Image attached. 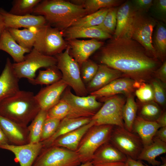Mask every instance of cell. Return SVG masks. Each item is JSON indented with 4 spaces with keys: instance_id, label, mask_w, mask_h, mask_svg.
<instances>
[{
    "instance_id": "cell-25",
    "label": "cell",
    "mask_w": 166,
    "mask_h": 166,
    "mask_svg": "<svg viewBox=\"0 0 166 166\" xmlns=\"http://www.w3.org/2000/svg\"><path fill=\"white\" fill-rule=\"evenodd\" d=\"M0 50L9 54L16 63L22 61L25 57V54L31 51L18 44L6 29L0 38Z\"/></svg>"
},
{
    "instance_id": "cell-3",
    "label": "cell",
    "mask_w": 166,
    "mask_h": 166,
    "mask_svg": "<svg viewBox=\"0 0 166 166\" xmlns=\"http://www.w3.org/2000/svg\"><path fill=\"white\" fill-rule=\"evenodd\" d=\"M40 110L35 95L29 91L20 90L0 102V115L25 127Z\"/></svg>"
},
{
    "instance_id": "cell-38",
    "label": "cell",
    "mask_w": 166,
    "mask_h": 166,
    "mask_svg": "<svg viewBox=\"0 0 166 166\" xmlns=\"http://www.w3.org/2000/svg\"><path fill=\"white\" fill-rule=\"evenodd\" d=\"M118 7L110 8L102 22L94 26L112 36L113 35L117 24V13Z\"/></svg>"
},
{
    "instance_id": "cell-22",
    "label": "cell",
    "mask_w": 166,
    "mask_h": 166,
    "mask_svg": "<svg viewBox=\"0 0 166 166\" xmlns=\"http://www.w3.org/2000/svg\"><path fill=\"white\" fill-rule=\"evenodd\" d=\"M94 125V122L91 119L89 123L58 137L49 146L61 147L76 151L84 135Z\"/></svg>"
},
{
    "instance_id": "cell-14",
    "label": "cell",
    "mask_w": 166,
    "mask_h": 166,
    "mask_svg": "<svg viewBox=\"0 0 166 166\" xmlns=\"http://www.w3.org/2000/svg\"><path fill=\"white\" fill-rule=\"evenodd\" d=\"M43 148L42 142L19 145L7 144L0 146V148L12 152L15 156V160L19 163L20 166H32Z\"/></svg>"
},
{
    "instance_id": "cell-34",
    "label": "cell",
    "mask_w": 166,
    "mask_h": 166,
    "mask_svg": "<svg viewBox=\"0 0 166 166\" xmlns=\"http://www.w3.org/2000/svg\"><path fill=\"white\" fill-rule=\"evenodd\" d=\"M76 1L74 4L81 5L89 14L97 11L101 9L111 8L119 6L123 2L121 0H85Z\"/></svg>"
},
{
    "instance_id": "cell-42",
    "label": "cell",
    "mask_w": 166,
    "mask_h": 166,
    "mask_svg": "<svg viewBox=\"0 0 166 166\" xmlns=\"http://www.w3.org/2000/svg\"><path fill=\"white\" fill-rule=\"evenodd\" d=\"M135 94L142 104L154 99L153 91L151 85L142 83L136 90Z\"/></svg>"
},
{
    "instance_id": "cell-32",
    "label": "cell",
    "mask_w": 166,
    "mask_h": 166,
    "mask_svg": "<svg viewBox=\"0 0 166 166\" xmlns=\"http://www.w3.org/2000/svg\"><path fill=\"white\" fill-rule=\"evenodd\" d=\"M62 78L61 73L56 65L40 70L37 77L30 83L34 85H48L58 81Z\"/></svg>"
},
{
    "instance_id": "cell-6",
    "label": "cell",
    "mask_w": 166,
    "mask_h": 166,
    "mask_svg": "<svg viewBox=\"0 0 166 166\" xmlns=\"http://www.w3.org/2000/svg\"><path fill=\"white\" fill-rule=\"evenodd\" d=\"M157 21L147 13L135 10L132 23L131 38L141 45L149 56L158 59L152 45V34Z\"/></svg>"
},
{
    "instance_id": "cell-37",
    "label": "cell",
    "mask_w": 166,
    "mask_h": 166,
    "mask_svg": "<svg viewBox=\"0 0 166 166\" xmlns=\"http://www.w3.org/2000/svg\"><path fill=\"white\" fill-rule=\"evenodd\" d=\"M141 105L137 116L147 121H156L162 112L157 104L152 101L142 104Z\"/></svg>"
},
{
    "instance_id": "cell-26",
    "label": "cell",
    "mask_w": 166,
    "mask_h": 166,
    "mask_svg": "<svg viewBox=\"0 0 166 166\" xmlns=\"http://www.w3.org/2000/svg\"><path fill=\"white\" fill-rule=\"evenodd\" d=\"M160 128L156 121H147L137 116L132 125V132L140 137L144 147L152 142L156 132Z\"/></svg>"
},
{
    "instance_id": "cell-16",
    "label": "cell",
    "mask_w": 166,
    "mask_h": 166,
    "mask_svg": "<svg viewBox=\"0 0 166 166\" xmlns=\"http://www.w3.org/2000/svg\"><path fill=\"white\" fill-rule=\"evenodd\" d=\"M69 47V53L78 64L80 67L84 61L96 50L100 49L104 43L98 39L89 40L71 39L66 41Z\"/></svg>"
},
{
    "instance_id": "cell-33",
    "label": "cell",
    "mask_w": 166,
    "mask_h": 166,
    "mask_svg": "<svg viewBox=\"0 0 166 166\" xmlns=\"http://www.w3.org/2000/svg\"><path fill=\"white\" fill-rule=\"evenodd\" d=\"M47 117V111L41 110L28 126L29 132V143L40 142L43 125Z\"/></svg>"
},
{
    "instance_id": "cell-28",
    "label": "cell",
    "mask_w": 166,
    "mask_h": 166,
    "mask_svg": "<svg viewBox=\"0 0 166 166\" xmlns=\"http://www.w3.org/2000/svg\"><path fill=\"white\" fill-rule=\"evenodd\" d=\"M166 152V143L154 137L152 142L144 147L137 160L147 161L153 166H159L161 162L156 159V157Z\"/></svg>"
},
{
    "instance_id": "cell-27",
    "label": "cell",
    "mask_w": 166,
    "mask_h": 166,
    "mask_svg": "<svg viewBox=\"0 0 166 166\" xmlns=\"http://www.w3.org/2000/svg\"><path fill=\"white\" fill-rule=\"evenodd\" d=\"M91 121V117L78 118L65 117L61 121L57 129L54 134L50 138L42 142L43 148L49 147L57 138L73 131L85 124Z\"/></svg>"
},
{
    "instance_id": "cell-8",
    "label": "cell",
    "mask_w": 166,
    "mask_h": 166,
    "mask_svg": "<svg viewBox=\"0 0 166 166\" xmlns=\"http://www.w3.org/2000/svg\"><path fill=\"white\" fill-rule=\"evenodd\" d=\"M81 163L76 151L50 146L42 148L32 166H79Z\"/></svg>"
},
{
    "instance_id": "cell-47",
    "label": "cell",
    "mask_w": 166,
    "mask_h": 166,
    "mask_svg": "<svg viewBox=\"0 0 166 166\" xmlns=\"http://www.w3.org/2000/svg\"><path fill=\"white\" fill-rule=\"evenodd\" d=\"M154 137L166 143V127L159 128L156 131Z\"/></svg>"
},
{
    "instance_id": "cell-12",
    "label": "cell",
    "mask_w": 166,
    "mask_h": 166,
    "mask_svg": "<svg viewBox=\"0 0 166 166\" xmlns=\"http://www.w3.org/2000/svg\"><path fill=\"white\" fill-rule=\"evenodd\" d=\"M109 141L127 157L135 160L144 147L140 137L124 127L114 126Z\"/></svg>"
},
{
    "instance_id": "cell-46",
    "label": "cell",
    "mask_w": 166,
    "mask_h": 166,
    "mask_svg": "<svg viewBox=\"0 0 166 166\" xmlns=\"http://www.w3.org/2000/svg\"><path fill=\"white\" fill-rule=\"evenodd\" d=\"M154 73L156 78L163 83L166 81V61L163 62L161 65L155 71Z\"/></svg>"
},
{
    "instance_id": "cell-24",
    "label": "cell",
    "mask_w": 166,
    "mask_h": 166,
    "mask_svg": "<svg viewBox=\"0 0 166 166\" xmlns=\"http://www.w3.org/2000/svg\"><path fill=\"white\" fill-rule=\"evenodd\" d=\"M127 157L109 141L101 145L94 153L92 164L117 162H125Z\"/></svg>"
},
{
    "instance_id": "cell-30",
    "label": "cell",
    "mask_w": 166,
    "mask_h": 166,
    "mask_svg": "<svg viewBox=\"0 0 166 166\" xmlns=\"http://www.w3.org/2000/svg\"><path fill=\"white\" fill-rule=\"evenodd\" d=\"M38 29L25 28L19 30L9 28L7 29L18 44L23 48L31 51L36 41Z\"/></svg>"
},
{
    "instance_id": "cell-29",
    "label": "cell",
    "mask_w": 166,
    "mask_h": 166,
    "mask_svg": "<svg viewBox=\"0 0 166 166\" xmlns=\"http://www.w3.org/2000/svg\"><path fill=\"white\" fill-rule=\"evenodd\" d=\"M152 45L157 57L162 62L166 55V28L165 23L157 20L152 37Z\"/></svg>"
},
{
    "instance_id": "cell-50",
    "label": "cell",
    "mask_w": 166,
    "mask_h": 166,
    "mask_svg": "<svg viewBox=\"0 0 166 166\" xmlns=\"http://www.w3.org/2000/svg\"><path fill=\"white\" fill-rule=\"evenodd\" d=\"M92 166H126L125 163L117 162L107 163L93 164Z\"/></svg>"
},
{
    "instance_id": "cell-2",
    "label": "cell",
    "mask_w": 166,
    "mask_h": 166,
    "mask_svg": "<svg viewBox=\"0 0 166 166\" xmlns=\"http://www.w3.org/2000/svg\"><path fill=\"white\" fill-rule=\"evenodd\" d=\"M33 13L43 16L47 24L61 32L89 14L82 6L64 0L41 1Z\"/></svg>"
},
{
    "instance_id": "cell-23",
    "label": "cell",
    "mask_w": 166,
    "mask_h": 166,
    "mask_svg": "<svg viewBox=\"0 0 166 166\" xmlns=\"http://www.w3.org/2000/svg\"><path fill=\"white\" fill-rule=\"evenodd\" d=\"M67 41L78 38H91L97 39H110L113 36L95 26L91 27L71 26L62 32Z\"/></svg>"
},
{
    "instance_id": "cell-54",
    "label": "cell",
    "mask_w": 166,
    "mask_h": 166,
    "mask_svg": "<svg viewBox=\"0 0 166 166\" xmlns=\"http://www.w3.org/2000/svg\"><path fill=\"white\" fill-rule=\"evenodd\" d=\"M164 163H163V164H162L161 165H160V166H166V160H165V159L164 158ZM145 164L146 165V166H149V165H148V164Z\"/></svg>"
},
{
    "instance_id": "cell-35",
    "label": "cell",
    "mask_w": 166,
    "mask_h": 166,
    "mask_svg": "<svg viewBox=\"0 0 166 166\" xmlns=\"http://www.w3.org/2000/svg\"><path fill=\"white\" fill-rule=\"evenodd\" d=\"M110 8L101 9L80 18L72 26L91 27L98 26L103 21Z\"/></svg>"
},
{
    "instance_id": "cell-53",
    "label": "cell",
    "mask_w": 166,
    "mask_h": 166,
    "mask_svg": "<svg viewBox=\"0 0 166 166\" xmlns=\"http://www.w3.org/2000/svg\"><path fill=\"white\" fill-rule=\"evenodd\" d=\"M92 163L91 161L82 164L79 166H92Z\"/></svg>"
},
{
    "instance_id": "cell-21",
    "label": "cell",
    "mask_w": 166,
    "mask_h": 166,
    "mask_svg": "<svg viewBox=\"0 0 166 166\" xmlns=\"http://www.w3.org/2000/svg\"><path fill=\"white\" fill-rule=\"evenodd\" d=\"M123 74L120 71L105 65H98L97 73L86 87L88 93H90L101 89L120 78Z\"/></svg>"
},
{
    "instance_id": "cell-9",
    "label": "cell",
    "mask_w": 166,
    "mask_h": 166,
    "mask_svg": "<svg viewBox=\"0 0 166 166\" xmlns=\"http://www.w3.org/2000/svg\"><path fill=\"white\" fill-rule=\"evenodd\" d=\"M57 64L55 57L44 55L33 48L25 56L22 61L12 63V66L19 79L26 78L30 82L35 77L36 72L39 69L56 65Z\"/></svg>"
},
{
    "instance_id": "cell-31",
    "label": "cell",
    "mask_w": 166,
    "mask_h": 166,
    "mask_svg": "<svg viewBox=\"0 0 166 166\" xmlns=\"http://www.w3.org/2000/svg\"><path fill=\"white\" fill-rule=\"evenodd\" d=\"M122 110V117L124 128L132 132V125L137 116L138 106L133 96L130 94L127 96Z\"/></svg>"
},
{
    "instance_id": "cell-15",
    "label": "cell",
    "mask_w": 166,
    "mask_h": 166,
    "mask_svg": "<svg viewBox=\"0 0 166 166\" xmlns=\"http://www.w3.org/2000/svg\"><path fill=\"white\" fill-rule=\"evenodd\" d=\"M0 14L6 29H39L47 24L45 18L41 15L31 14L23 16L13 15L2 8H0Z\"/></svg>"
},
{
    "instance_id": "cell-52",
    "label": "cell",
    "mask_w": 166,
    "mask_h": 166,
    "mask_svg": "<svg viewBox=\"0 0 166 166\" xmlns=\"http://www.w3.org/2000/svg\"><path fill=\"white\" fill-rule=\"evenodd\" d=\"M6 29L2 17L0 14V38L2 33Z\"/></svg>"
},
{
    "instance_id": "cell-39",
    "label": "cell",
    "mask_w": 166,
    "mask_h": 166,
    "mask_svg": "<svg viewBox=\"0 0 166 166\" xmlns=\"http://www.w3.org/2000/svg\"><path fill=\"white\" fill-rule=\"evenodd\" d=\"M70 111L69 104L61 98L57 104L47 111V117L61 120L68 117Z\"/></svg>"
},
{
    "instance_id": "cell-41",
    "label": "cell",
    "mask_w": 166,
    "mask_h": 166,
    "mask_svg": "<svg viewBox=\"0 0 166 166\" xmlns=\"http://www.w3.org/2000/svg\"><path fill=\"white\" fill-rule=\"evenodd\" d=\"M61 121L57 119L47 117L43 125L40 142L47 140L54 134Z\"/></svg>"
},
{
    "instance_id": "cell-44",
    "label": "cell",
    "mask_w": 166,
    "mask_h": 166,
    "mask_svg": "<svg viewBox=\"0 0 166 166\" xmlns=\"http://www.w3.org/2000/svg\"><path fill=\"white\" fill-rule=\"evenodd\" d=\"M154 14L162 20L161 22L165 23L166 22V0H153V3L152 7Z\"/></svg>"
},
{
    "instance_id": "cell-5",
    "label": "cell",
    "mask_w": 166,
    "mask_h": 166,
    "mask_svg": "<svg viewBox=\"0 0 166 166\" xmlns=\"http://www.w3.org/2000/svg\"><path fill=\"white\" fill-rule=\"evenodd\" d=\"M69 49L68 45L63 52L55 56L56 66L61 73L62 79L73 90L76 95L87 96L88 93L81 77L80 66L70 55Z\"/></svg>"
},
{
    "instance_id": "cell-10",
    "label": "cell",
    "mask_w": 166,
    "mask_h": 166,
    "mask_svg": "<svg viewBox=\"0 0 166 166\" xmlns=\"http://www.w3.org/2000/svg\"><path fill=\"white\" fill-rule=\"evenodd\" d=\"M104 103L91 117L94 125H110L124 127L122 110L126 101L117 95L105 99Z\"/></svg>"
},
{
    "instance_id": "cell-45",
    "label": "cell",
    "mask_w": 166,
    "mask_h": 166,
    "mask_svg": "<svg viewBox=\"0 0 166 166\" xmlns=\"http://www.w3.org/2000/svg\"><path fill=\"white\" fill-rule=\"evenodd\" d=\"M131 2L135 10L141 13H147L153 5L152 0H134Z\"/></svg>"
},
{
    "instance_id": "cell-19",
    "label": "cell",
    "mask_w": 166,
    "mask_h": 166,
    "mask_svg": "<svg viewBox=\"0 0 166 166\" xmlns=\"http://www.w3.org/2000/svg\"><path fill=\"white\" fill-rule=\"evenodd\" d=\"M0 127L10 144L19 145L29 143L28 126H22L0 115Z\"/></svg>"
},
{
    "instance_id": "cell-48",
    "label": "cell",
    "mask_w": 166,
    "mask_h": 166,
    "mask_svg": "<svg viewBox=\"0 0 166 166\" xmlns=\"http://www.w3.org/2000/svg\"><path fill=\"white\" fill-rule=\"evenodd\" d=\"M125 163L126 166H146L145 164H144L141 160H135L128 157H127Z\"/></svg>"
},
{
    "instance_id": "cell-17",
    "label": "cell",
    "mask_w": 166,
    "mask_h": 166,
    "mask_svg": "<svg viewBox=\"0 0 166 166\" xmlns=\"http://www.w3.org/2000/svg\"><path fill=\"white\" fill-rule=\"evenodd\" d=\"M62 80L42 89L35 95L41 110L47 111L57 104L68 87Z\"/></svg>"
},
{
    "instance_id": "cell-51",
    "label": "cell",
    "mask_w": 166,
    "mask_h": 166,
    "mask_svg": "<svg viewBox=\"0 0 166 166\" xmlns=\"http://www.w3.org/2000/svg\"><path fill=\"white\" fill-rule=\"evenodd\" d=\"M7 144H10L7 139L0 127V146Z\"/></svg>"
},
{
    "instance_id": "cell-36",
    "label": "cell",
    "mask_w": 166,
    "mask_h": 166,
    "mask_svg": "<svg viewBox=\"0 0 166 166\" xmlns=\"http://www.w3.org/2000/svg\"><path fill=\"white\" fill-rule=\"evenodd\" d=\"M42 0H15L13 2L12 6L9 13L13 15L23 16L31 14L34 8Z\"/></svg>"
},
{
    "instance_id": "cell-11",
    "label": "cell",
    "mask_w": 166,
    "mask_h": 166,
    "mask_svg": "<svg viewBox=\"0 0 166 166\" xmlns=\"http://www.w3.org/2000/svg\"><path fill=\"white\" fill-rule=\"evenodd\" d=\"M61 98L65 100L70 108L67 117H91L100 109L102 104L97 100L96 97L90 94L81 97L73 94L69 87L63 93Z\"/></svg>"
},
{
    "instance_id": "cell-40",
    "label": "cell",
    "mask_w": 166,
    "mask_h": 166,
    "mask_svg": "<svg viewBox=\"0 0 166 166\" xmlns=\"http://www.w3.org/2000/svg\"><path fill=\"white\" fill-rule=\"evenodd\" d=\"M98 65L89 58L80 66L81 77L84 83H88L93 78L98 69Z\"/></svg>"
},
{
    "instance_id": "cell-20",
    "label": "cell",
    "mask_w": 166,
    "mask_h": 166,
    "mask_svg": "<svg viewBox=\"0 0 166 166\" xmlns=\"http://www.w3.org/2000/svg\"><path fill=\"white\" fill-rule=\"evenodd\" d=\"M19 79L14 71L10 59L7 58L4 68L0 75V102L20 90Z\"/></svg>"
},
{
    "instance_id": "cell-7",
    "label": "cell",
    "mask_w": 166,
    "mask_h": 166,
    "mask_svg": "<svg viewBox=\"0 0 166 166\" xmlns=\"http://www.w3.org/2000/svg\"><path fill=\"white\" fill-rule=\"evenodd\" d=\"M68 45L62 32L46 24L38 29L33 48L44 55L53 56L63 52Z\"/></svg>"
},
{
    "instance_id": "cell-13",
    "label": "cell",
    "mask_w": 166,
    "mask_h": 166,
    "mask_svg": "<svg viewBox=\"0 0 166 166\" xmlns=\"http://www.w3.org/2000/svg\"><path fill=\"white\" fill-rule=\"evenodd\" d=\"M142 83L137 82L127 77L119 78L112 81L105 86L91 93L97 98L105 99L119 94L127 96L138 88Z\"/></svg>"
},
{
    "instance_id": "cell-4",
    "label": "cell",
    "mask_w": 166,
    "mask_h": 166,
    "mask_svg": "<svg viewBox=\"0 0 166 166\" xmlns=\"http://www.w3.org/2000/svg\"><path fill=\"white\" fill-rule=\"evenodd\" d=\"M114 126L94 125L84 135L76 151L82 164L91 161L96 151L102 144L109 141Z\"/></svg>"
},
{
    "instance_id": "cell-43",
    "label": "cell",
    "mask_w": 166,
    "mask_h": 166,
    "mask_svg": "<svg viewBox=\"0 0 166 166\" xmlns=\"http://www.w3.org/2000/svg\"><path fill=\"white\" fill-rule=\"evenodd\" d=\"M152 88L154 99L156 102L161 106L164 105L166 97L165 89L162 83L157 80L152 81L151 85Z\"/></svg>"
},
{
    "instance_id": "cell-18",
    "label": "cell",
    "mask_w": 166,
    "mask_h": 166,
    "mask_svg": "<svg viewBox=\"0 0 166 166\" xmlns=\"http://www.w3.org/2000/svg\"><path fill=\"white\" fill-rule=\"evenodd\" d=\"M135 11L130 1H124L118 7L117 24L113 37L131 38L132 23Z\"/></svg>"
},
{
    "instance_id": "cell-1",
    "label": "cell",
    "mask_w": 166,
    "mask_h": 166,
    "mask_svg": "<svg viewBox=\"0 0 166 166\" xmlns=\"http://www.w3.org/2000/svg\"><path fill=\"white\" fill-rule=\"evenodd\" d=\"M100 49L99 59L101 64L139 82L150 79L160 65L158 59L149 56L131 38L113 37Z\"/></svg>"
},
{
    "instance_id": "cell-49",
    "label": "cell",
    "mask_w": 166,
    "mask_h": 166,
    "mask_svg": "<svg viewBox=\"0 0 166 166\" xmlns=\"http://www.w3.org/2000/svg\"><path fill=\"white\" fill-rule=\"evenodd\" d=\"M156 122L160 128L166 127V112L165 110L162 111Z\"/></svg>"
}]
</instances>
